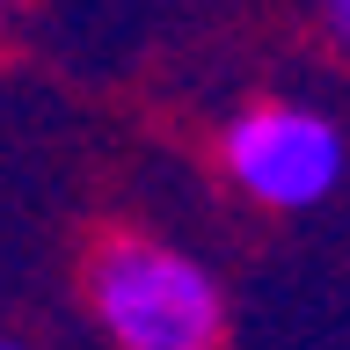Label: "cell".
I'll return each mask as SVG.
<instances>
[{"label": "cell", "instance_id": "6da1fadb", "mask_svg": "<svg viewBox=\"0 0 350 350\" xmlns=\"http://www.w3.org/2000/svg\"><path fill=\"white\" fill-rule=\"evenodd\" d=\"M81 306L109 350H226L219 270L146 226H103L88 241Z\"/></svg>", "mask_w": 350, "mask_h": 350}, {"label": "cell", "instance_id": "7a4b0ae2", "mask_svg": "<svg viewBox=\"0 0 350 350\" xmlns=\"http://www.w3.org/2000/svg\"><path fill=\"white\" fill-rule=\"evenodd\" d=\"M212 161H219V183L234 197H248L256 212L299 219V212H321L328 197L343 190L350 139L321 103L256 95V103H241V109L219 117Z\"/></svg>", "mask_w": 350, "mask_h": 350}, {"label": "cell", "instance_id": "3957f363", "mask_svg": "<svg viewBox=\"0 0 350 350\" xmlns=\"http://www.w3.org/2000/svg\"><path fill=\"white\" fill-rule=\"evenodd\" d=\"M314 29L328 37L336 59H350V0H314Z\"/></svg>", "mask_w": 350, "mask_h": 350}, {"label": "cell", "instance_id": "277c9868", "mask_svg": "<svg viewBox=\"0 0 350 350\" xmlns=\"http://www.w3.org/2000/svg\"><path fill=\"white\" fill-rule=\"evenodd\" d=\"M22 8H29V0H0V37L15 29V15H22Z\"/></svg>", "mask_w": 350, "mask_h": 350}, {"label": "cell", "instance_id": "5b68a950", "mask_svg": "<svg viewBox=\"0 0 350 350\" xmlns=\"http://www.w3.org/2000/svg\"><path fill=\"white\" fill-rule=\"evenodd\" d=\"M0 350H29V343H15V336H0Z\"/></svg>", "mask_w": 350, "mask_h": 350}]
</instances>
